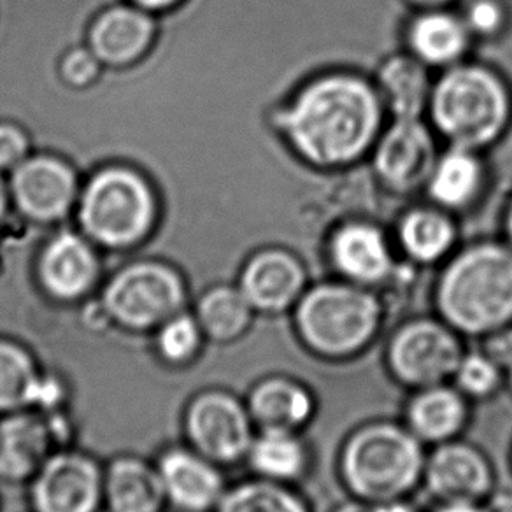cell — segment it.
Here are the masks:
<instances>
[{
    "label": "cell",
    "instance_id": "33",
    "mask_svg": "<svg viewBox=\"0 0 512 512\" xmlns=\"http://www.w3.org/2000/svg\"><path fill=\"white\" fill-rule=\"evenodd\" d=\"M502 8L495 0H476L467 11V23L470 29L481 36H490L502 25Z\"/></svg>",
    "mask_w": 512,
    "mask_h": 512
},
{
    "label": "cell",
    "instance_id": "14",
    "mask_svg": "<svg viewBox=\"0 0 512 512\" xmlns=\"http://www.w3.org/2000/svg\"><path fill=\"white\" fill-rule=\"evenodd\" d=\"M306 276L302 265L285 251H265L249 262L241 292L253 309L283 311L299 297Z\"/></svg>",
    "mask_w": 512,
    "mask_h": 512
},
{
    "label": "cell",
    "instance_id": "15",
    "mask_svg": "<svg viewBox=\"0 0 512 512\" xmlns=\"http://www.w3.org/2000/svg\"><path fill=\"white\" fill-rule=\"evenodd\" d=\"M434 144L416 120H399L377 148V171L399 188L418 185L432 169Z\"/></svg>",
    "mask_w": 512,
    "mask_h": 512
},
{
    "label": "cell",
    "instance_id": "37",
    "mask_svg": "<svg viewBox=\"0 0 512 512\" xmlns=\"http://www.w3.org/2000/svg\"><path fill=\"white\" fill-rule=\"evenodd\" d=\"M441 512H484L481 509H477L470 502H451L449 507L442 509Z\"/></svg>",
    "mask_w": 512,
    "mask_h": 512
},
{
    "label": "cell",
    "instance_id": "16",
    "mask_svg": "<svg viewBox=\"0 0 512 512\" xmlns=\"http://www.w3.org/2000/svg\"><path fill=\"white\" fill-rule=\"evenodd\" d=\"M427 479L435 495L451 502H472L488 491L491 474L476 449L448 444L435 451L428 463Z\"/></svg>",
    "mask_w": 512,
    "mask_h": 512
},
{
    "label": "cell",
    "instance_id": "21",
    "mask_svg": "<svg viewBox=\"0 0 512 512\" xmlns=\"http://www.w3.org/2000/svg\"><path fill=\"white\" fill-rule=\"evenodd\" d=\"M43 372L22 344L0 337V414L34 407Z\"/></svg>",
    "mask_w": 512,
    "mask_h": 512
},
{
    "label": "cell",
    "instance_id": "28",
    "mask_svg": "<svg viewBox=\"0 0 512 512\" xmlns=\"http://www.w3.org/2000/svg\"><path fill=\"white\" fill-rule=\"evenodd\" d=\"M214 512H307L299 497L264 479L237 484L225 491Z\"/></svg>",
    "mask_w": 512,
    "mask_h": 512
},
{
    "label": "cell",
    "instance_id": "19",
    "mask_svg": "<svg viewBox=\"0 0 512 512\" xmlns=\"http://www.w3.org/2000/svg\"><path fill=\"white\" fill-rule=\"evenodd\" d=\"M251 420L264 430H288L299 427L313 411L309 393L285 377H271L256 386L249 395Z\"/></svg>",
    "mask_w": 512,
    "mask_h": 512
},
{
    "label": "cell",
    "instance_id": "44",
    "mask_svg": "<svg viewBox=\"0 0 512 512\" xmlns=\"http://www.w3.org/2000/svg\"><path fill=\"white\" fill-rule=\"evenodd\" d=\"M511 384H512V367H511Z\"/></svg>",
    "mask_w": 512,
    "mask_h": 512
},
{
    "label": "cell",
    "instance_id": "35",
    "mask_svg": "<svg viewBox=\"0 0 512 512\" xmlns=\"http://www.w3.org/2000/svg\"><path fill=\"white\" fill-rule=\"evenodd\" d=\"M64 74L72 83L83 85L95 74V62L86 53H72L65 62Z\"/></svg>",
    "mask_w": 512,
    "mask_h": 512
},
{
    "label": "cell",
    "instance_id": "20",
    "mask_svg": "<svg viewBox=\"0 0 512 512\" xmlns=\"http://www.w3.org/2000/svg\"><path fill=\"white\" fill-rule=\"evenodd\" d=\"M335 264L348 278L363 283L383 279L390 271V253L383 235L369 225H349L335 235L332 244Z\"/></svg>",
    "mask_w": 512,
    "mask_h": 512
},
{
    "label": "cell",
    "instance_id": "2",
    "mask_svg": "<svg viewBox=\"0 0 512 512\" xmlns=\"http://www.w3.org/2000/svg\"><path fill=\"white\" fill-rule=\"evenodd\" d=\"M444 318L467 334H488L512 320V251L484 244L458 256L439 286Z\"/></svg>",
    "mask_w": 512,
    "mask_h": 512
},
{
    "label": "cell",
    "instance_id": "22",
    "mask_svg": "<svg viewBox=\"0 0 512 512\" xmlns=\"http://www.w3.org/2000/svg\"><path fill=\"white\" fill-rule=\"evenodd\" d=\"M151 25L143 15L130 9H114L102 16L92 32L93 50L107 62L136 58L150 41Z\"/></svg>",
    "mask_w": 512,
    "mask_h": 512
},
{
    "label": "cell",
    "instance_id": "1",
    "mask_svg": "<svg viewBox=\"0 0 512 512\" xmlns=\"http://www.w3.org/2000/svg\"><path fill=\"white\" fill-rule=\"evenodd\" d=\"M293 146L316 165L348 164L369 148L379 125L372 88L348 76L304 88L283 116Z\"/></svg>",
    "mask_w": 512,
    "mask_h": 512
},
{
    "label": "cell",
    "instance_id": "3",
    "mask_svg": "<svg viewBox=\"0 0 512 512\" xmlns=\"http://www.w3.org/2000/svg\"><path fill=\"white\" fill-rule=\"evenodd\" d=\"M432 113L439 130L458 148H477L502 132L509 99L495 74L481 67H460L435 88Z\"/></svg>",
    "mask_w": 512,
    "mask_h": 512
},
{
    "label": "cell",
    "instance_id": "11",
    "mask_svg": "<svg viewBox=\"0 0 512 512\" xmlns=\"http://www.w3.org/2000/svg\"><path fill=\"white\" fill-rule=\"evenodd\" d=\"M218 467L195 449H165L157 469L167 504L181 512L214 511L227 491Z\"/></svg>",
    "mask_w": 512,
    "mask_h": 512
},
{
    "label": "cell",
    "instance_id": "43",
    "mask_svg": "<svg viewBox=\"0 0 512 512\" xmlns=\"http://www.w3.org/2000/svg\"><path fill=\"white\" fill-rule=\"evenodd\" d=\"M509 232H511V239H512V209H511V214H509Z\"/></svg>",
    "mask_w": 512,
    "mask_h": 512
},
{
    "label": "cell",
    "instance_id": "30",
    "mask_svg": "<svg viewBox=\"0 0 512 512\" xmlns=\"http://www.w3.org/2000/svg\"><path fill=\"white\" fill-rule=\"evenodd\" d=\"M400 239L409 255L421 262H432L444 255V251L451 246L453 227L442 214L421 209L404 220Z\"/></svg>",
    "mask_w": 512,
    "mask_h": 512
},
{
    "label": "cell",
    "instance_id": "4",
    "mask_svg": "<svg viewBox=\"0 0 512 512\" xmlns=\"http://www.w3.org/2000/svg\"><path fill=\"white\" fill-rule=\"evenodd\" d=\"M421 449L413 435L393 425L363 428L344 451V476L351 490L370 500H392L420 476Z\"/></svg>",
    "mask_w": 512,
    "mask_h": 512
},
{
    "label": "cell",
    "instance_id": "8",
    "mask_svg": "<svg viewBox=\"0 0 512 512\" xmlns=\"http://www.w3.org/2000/svg\"><path fill=\"white\" fill-rule=\"evenodd\" d=\"M251 421L248 407L232 393L206 390L186 407V439L207 460L232 465L248 455L253 442Z\"/></svg>",
    "mask_w": 512,
    "mask_h": 512
},
{
    "label": "cell",
    "instance_id": "32",
    "mask_svg": "<svg viewBox=\"0 0 512 512\" xmlns=\"http://www.w3.org/2000/svg\"><path fill=\"white\" fill-rule=\"evenodd\" d=\"M455 374L463 390L472 395H488L497 388L500 381L497 363L484 355L462 358Z\"/></svg>",
    "mask_w": 512,
    "mask_h": 512
},
{
    "label": "cell",
    "instance_id": "39",
    "mask_svg": "<svg viewBox=\"0 0 512 512\" xmlns=\"http://www.w3.org/2000/svg\"><path fill=\"white\" fill-rule=\"evenodd\" d=\"M144 6H150V8H160L165 4H171L172 0H139Z\"/></svg>",
    "mask_w": 512,
    "mask_h": 512
},
{
    "label": "cell",
    "instance_id": "40",
    "mask_svg": "<svg viewBox=\"0 0 512 512\" xmlns=\"http://www.w3.org/2000/svg\"><path fill=\"white\" fill-rule=\"evenodd\" d=\"M416 4H420V6H428V8H434V6H441V4H446L449 0H413Z\"/></svg>",
    "mask_w": 512,
    "mask_h": 512
},
{
    "label": "cell",
    "instance_id": "17",
    "mask_svg": "<svg viewBox=\"0 0 512 512\" xmlns=\"http://www.w3.org/2000/svg\"><path fill=\"white\" fill-rule=\"evenodd\" d=\"M16 200L25 213L51 220L67 211L74 195L71 171L50 158H37L22 165L13 181Z\"/></svg>",
    "mask_w": 512,
    "mask_h": 512
},
{
    "label": "cell",
    "instance_id": "41",
    "mask_svg": "<svg viewBox=\"0 0 512 512\" xmlns=\"http://www.w3.org/2000/svg\"><path fill=\"white\" fill-rule=\"evenodd\" d=\"M369 509H363L360 505H348V507H344L339 512H367Z\"/></svg>",
    "mask_w": 512,
    "mask_h": 512
},
{
    "label": "cell",
    "instance_id": "5",
    "mask_svg": "<svg viewBox=\"0 0 512 512\" xmlns=\"http://www.w3.org/2000/svg\"><path fill=\"white\" fill-rule=\"evenodd\" d=\"M379 307L353 286L323 285L307 293L297 311L304 341L325 355H348L376 332Z\"/></svg>",
    "mask_w": 512,
    "mask_h": 512
},
{
    "label": "cell",
    "instance_id": "26",
    "mask_svg": "<svg viewBox=\"0 0 512 512\" xmlns=\"http://www.w3.org/2000/svg\"><path fill=\"white\" fill-rule=\"evenodd\" d=\"M388 104L399 120H416L428 97L427 72L406 57L392 58L379 72Z\"/></svg>",
    "mask_w": 512,
    "mask_h": 512
},
{
    "label": "cell",
    "instance_id": "36",
    "mask_svg": "<svg viewBox=\"0 0 512 512\" xmlns=\"http://www.w3.org/2000/svg\"><path fill=\"white\" fill-rule=\"evenodd\" d=\"M486 356L497 365L512 367V332L511 334L493 335L486 344Z\"/></svg>",
    "mask_w": 512,
    "mask_h": 512
},
{
    "label": "cell",
    "instance_id": "18",
    "mask_svg": "<svg viewBox=\"0 0 512 512\" xmlns=\"http://www.w3.org/2000/svg\"><path fill=\"white\" fill-rule=\"evenodd\" d=\"M97 265L92 251L74 235H62L41 260V279L48 292L60 300L83 297L93 285Z\"/></svg>",
    "mask_w": 512,
    "mask_h": 512
},
{
    "label": "cell",
    "instance_id": "6",
    "mask_svg": "<svg viewBox=\"0 0 512 512\" xmlns=\"http://www.w3.org/2000/svg\"><path fill=\"white\" fill-rule=\"evenodd\" d=\"M185 290L164 265L139 264L121 271L104 292L107 318L130 332L157 330L181 313Z\"/></svg>",
    "mask_w": 512,
    "mask_h": 512
},
{
    "label": "cell",
    "instance_id": "23",
    "mask_svg": "<svg viewBox=\"0 0 512 512\" xmlns=\"http://www.w3.org/2000/svg\"><path fill=\"white\" fill-rule=\"evenodd\" d=\"M251 311L253 307L241 290L221 286L202 297L195 318L207 339L232 342L248 330Z\"/></svg>",
    "mask_w": 512,
    "mask_h": 512
},
{
    "label": "cell",
    "instance_id": "29",
    "mask_svg": "<svg viewBox=\"0 0 512 512\" xmlns=\"http://www.w3.org/2000/svg\"><path fill=\"white\" fill-rule=\"evenodd\" d=\"M479 164L465 150H456L442 158L430 183L435 200L449 207L463 206L472 199L479 185Z\"/></svg>",
    "mask_w": 512,
    "mask_h": 512
},
{
    "label": "cell",
    "instance_id": "31",
    "mask_svg": "<svg viewBox=\"0 0 512 512\" xmlns=\"http://www.w3.org/2000/svg\"><path fill=\"white\" fill-rule=\"evenodd\" d=\"M206 335L199 321L190 314L179 313L157 328L155 346L157 353L169 365H186L199 355Z\"/></svg>",
    "mask_w": 512,
    "mask_h": 512
},
{
    "label": "cell",
    "instance_id": "42",
    "mask_svg": "<svg viewBox=\"0 0 512 512\" xmlns=\"http://www.w3.org/2000/svg\"><path fill=\"white\" fill-rule=\"evenodd\" d=\"M2 209H4V190L0 186V213H2Z\"/></svg>",
    "mask_w": 512,
    "mask_h": 512
},
{
    "label": "cell",
    "instance_id": "7",
    "mask_svg": "<svg viewBox=\"0 0 512 512\" xmlns=\"http://www.w3.org/2000/svg\"><path fill=\"white\" fill-rule=\"evenodd\" d=\"M81 220L86 230L104 244H130L150 227V192L132 172H102L86 190Z\"/></svg>",
    "mask_w": 512,
    "mask_h": 512
},
{
    "label": "cell",
    "instance_id": "24",
    "mask_svg": "<svg viewBox=\"0 0 512 512\" xmlns=\"http://www.w3.org/2000/svg\"><path fill=\"white\" fill-rule=\"evenodd\" d=\"M465 420V404L453 390L430 386L414 399L409 421L414 434L427 441H442L456 434Z\"/></svg>",
    "mask_w": 512,
    "mask_h": 512
},
{
    "label": "cell",
    "instance_id": "38",
    "mask_svg": "<svg viewBox=\"0 0 512 512\" xmlns=\"http://www.w3.org/2000/svg\"><path fill=\"white\" fill-rule=\"evenodd\" d=\"M367 512H413L409 507L402 504H383L374 509H369Z\"/></svg>",
    "mask_w": 512,
    "mask_h": 512
},
{
    "label": "cell",
    "instance_id": "25",
    "mask_svg": "<svg viewBox=\"0 0 512 512\" xmlns=\"http://www.w3.org/2000/svg\"><path fill=\"white\" fill-rule=\"evenodd\" d=\"M246 458L251 469L269 481L297 477L306 463L302 444L288 430H264L253 437Z\"/></svg>",
    "mask_w": 512,
    "mask_h": 512
},
{
    "label": "cell",
    "instance_id": "10",
    "mask_svg": "<svg viewBox=\"0 0 512 512\" xmlns=\"http://www.w3.org/2000/svg\"><path fill=\"white\" fill-rule=\"evenodd\" d=\"M455 335L434 321H416L395 335L390 363L397 376L409 384L435 386L455 374L462 362Z\"/></svg>",
    "mask_w": 512,
    "mask_h": 512
},
{
    "label": "cell",
    "instance_id": "13",
    "mask_svg": "<svg viewBox=\"0 0 512 512\" xmlns=\"http://www.w3.org/2000/svg\"><path fill=\"white\" fill-rule=\"evenodd\" d=\"M104 504L109 512H162L167 504L157 463L121 455L104 469Z\"/></svg>",
    "mask_w": 512,
    "mask_h": 512
},
{
    "label": "cell",
    "instance_id": "27",
    "mask_svg": "<svg viewBox=\"0 0 512 512\" xmlns=\"http://www.w3.org/2000/svg\"><path fill=\"white\" fill-rule=\"evenodd\" d=\"M411 44L416 55L428 64H448L465 50L467 32L453 16L432 13L414 23Z\"/></svg>",
    "mask_w": 512,
    "mask_h": 512
},
{
    "label": "cell",
    "instance_id": "34",
    "mask_svg": "<svg viewBox=\"0 0 512 512\" xmlns=\"http://www.w3.org/2000/svg\"><path fill=\"white\" fill-rule=\"evenodd\" d=\"M25 153V139L13 127H0V167L13 165Z\"/></svg>",
    "mask_w": 512,
    "mask_h": 512
},
{
    "label": "cell",
    "instance_id": "9",
    "mask_svg": "<svg viewBox=\"0 0 512 512\" xmlns=\"http://www.w3.org/2000/svg\"><path fill=\"white\" fill-rule=\"evenodd\" d=\"M30 500L36 512H99L104 469L81 451H53L32 477Z\"/></svg>",
    "mask_w": 512,
    "mask_h": 512
},
{
    "label": "cell",
    "instance_id": "12",
    "mask_svg": "<svg viewBox=\"0 0 512 512\" xmlns=\"http://www.w3.org/2000/svg\"><path fill=\"white\" fill-rule=\"evenodd\" d=\"M50 423L37 411L2 414L0 420V479L22 483L36 476L37 470L55 451Z\"/></svg>",
    "mask_w": 512,
    "mask_h": 512
}]
</instances>
